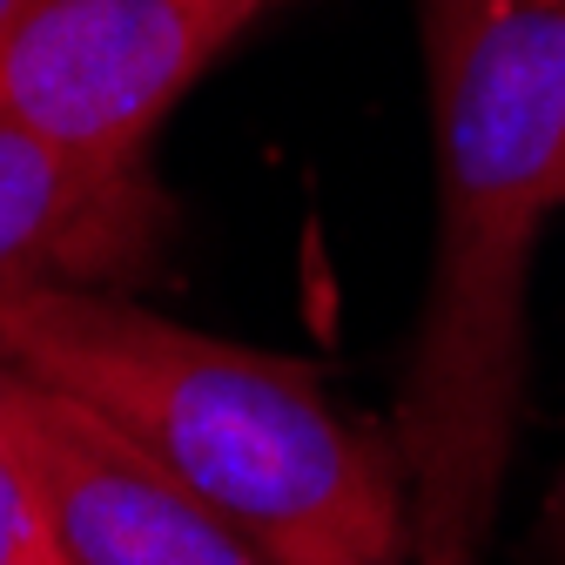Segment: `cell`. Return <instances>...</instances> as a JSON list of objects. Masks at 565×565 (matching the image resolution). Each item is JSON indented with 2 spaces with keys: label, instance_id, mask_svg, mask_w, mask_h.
<instances>
[{
  "label": "cell",
  "instance_id": "obj_1",
  "mask_svg": "<svg viewBox=\"0 0 565 565\" xmlns=\"http://www.w3.org/2000/svg\"><path fill=\"white\" fill-rule=\"evenodd\" d=\"M438 230L391 451L411 565H478L525 411V282L565 169V8L424 0Z\"/></svg>",
  "mask_w": 565,
  "mask_h": 565
},
{
  "label": "cell",
  "instance_id": "obj_2",
  "mask_svg": "<svg viewBox=\"0 0 565 565\" xmlns=\"http://www.w3.org/2000/svg\"><path fill=\"white\" fill-rule=\"evenodd\" d=\"M14 364L128 431L269 565H404L391 438L350 424L310 364L189 330L128 290L0 297Z\"/></svg>",
  "mask_w": 565,
  "mask_h": 565
},
{
  "label": "cell",
  "instance_id": "obj_3",
  "mask_svg": "<svg viewBox=\"0 0 565 565\" xmlns=\"http://www.w3.org/2000/svg\"><path fill=\"white\" fill-rule=\"evenodd\" d=\"M276 0H34L0 21V128L149 156L169 108Z\"/></svg>",
  "mask_w": 565,
  "mask_h": 565
},
{
  "label": "cell",
  "instance_id": "obj_4",
  "mask_svg": "<svg viewBox=\"0 0 565 565\" xmlns=\"http://www.w3.org/2000/svg\"><path fill=\"white\" fill-rule=\"evenodd\" d=\"M0 417L28 458L67 565H269L82 397L0 364Z\"/></svg>",
  "mask_w": 565,
  "mask_h": 565
},
{
  "label": "cell",
  "instance_id": "obj_5",
  "mask_svg": "<svg viewBox=\"0 0 565 565\" xmlns=\"http://www.w3.org/2000/svg\"><path fill=\"white\" fill-rule=\"evenodd\" d=\"M182 209L149 156L61 149L0 128V297L128 290L175 243Z\"/></svg>",
  "mask_w": 565,
  "mask_h": 565
},
{
  "label": "cell",
  "instance_id": "obj_6",
  "mask_svg": "<svg viewBox=\"0 0 565 565\" xmlns=\"http://www.w3.org/2000/svg\"><path fill=\"white\" fill-rule=\"evenodd\" d=\"M0 565H67L54 545V525L41 512V491L28 478V458L0 417Z\"/></svg>",
  "mask_w": 565,
  "mask_h": 565
},
{
  "label": "cell",
  "instance_id": "obj_7",
  "mask_svg": "<svg viewBox=\"0 0 565 565\" xmlns=\"http://www.w3.org/2000/svg\"><path fill=\"white\" fill-rule=\"evenodd\" d=\"M552 558L565 565V484H558V499H552Z\"/></svg>",
  "mask_w": 565,
  "mask_h": 565
},
{
  "label": "cell",
  "instance_id": "obj_8",
  "mask_svg": "<svg viewBox=\"0 0 565 565\" xmlns=\"http://www.w3.org/2000/svg\"><path fill=\"white\" fill-rule=\"evenodd\" d=\"M34 0H0V21H14V14H28Z\"/></svg>",
  "mask_w": 565,
  "mask_h": 565
},
{
  "label": "cell",
  "instance_id": "obj_9",
  "mask_svg": "<svg viewBox=\"0 0 565 565\" xmlns=\"http://www.w3.org/2000/svg\"><path fill=\"white\" fill-rule=\"evenodd\" d=\"M532 8H565V0H532Z\"/></svg>",
  "mask_w": 565,
  "mask_h": 565
},
{
  "label": "cell",
  "instance_id": "obj_10",
  "mask_svg": "<svg viewBox=\"0 0 565 565\" xmlns=\"http://www.w3.org/2000/svg\"><path fill=\"white\" fill-rule=\"evenodd\" d=\"M558 202H565V169H558Z\"/></svg>",
  "mask_w": 565,
  "mask_h": 565
}]
</instances>
